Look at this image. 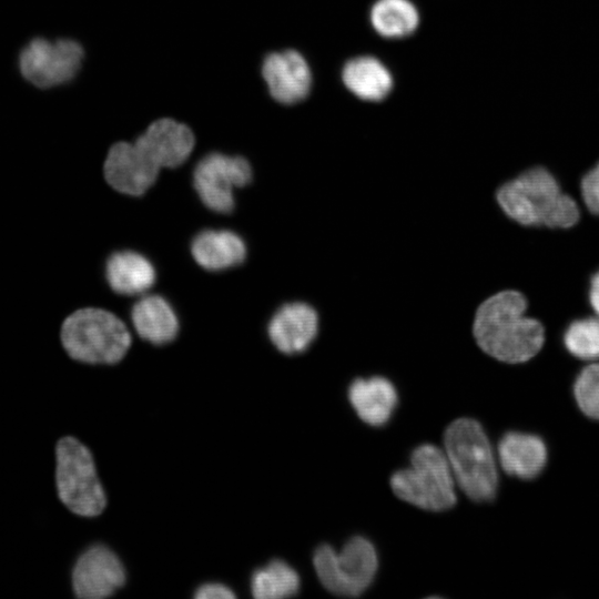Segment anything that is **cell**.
Returning <instances> with one entry per match:
<instances>
[{"label": "cell", "instance_id": "cell-14", "mask_svg": "<svg viewBox=\"0 0 599 599\" xmlns=\"http://www.w3.org/2000/svg\"><path fill=\"white\" fill-rule=\"evenodd\" d=\"M160 166L177 167L190 156L195 138L191 129L172 119L152 122L134 141Z\"/></svg>", "mask_w": 599, "mask_h": 599}, {"label": "cell", "instance_id": "cell-8", "mask_svg": "<svg viewBox=\"0 0 599 599\" xmlns=\"http://www.w3.org/2000/svg\"><path fill=\"white\" fill-rule=\"evenodd\" d=\"M83 57V48L75 40L35 38L21 50L19 69L31 84L49 89L71 81Z\"/></svg>", "mask_w": 599, "mask_h": 599}, {"label": "cell", "instance_id": "cell-6", "mask_svg": "<svg viewBox=\"0 0 599 599\" xmlns=\"http://www.w3.org/2000/svg\"><path fill=\"white\" fill-rule=\"evenodd\" d=\"M55 480L60 500L72 512L93 517L106 505L90 450L74 437H63L55 449Z\"/></svg>", "mask_w": 599, "mask_h": 599}, {"label": "cell", "instance_id": "cell-3", "mask_svg": "<svg viewBox=\"0 0 599 599\" xmlns=\"http://www.w3.org/2000/svg\"><path fill=\"white\" fill-rule=\"evenodd\" d=\"M444 448L455 481L474 501H491L498 488L495 453L481 425L468 417L451 422L444 433Z\"/></svg>", "mask_w": 599, "mask_h": 599}, {"label": "cell", "instance_id": "cell-27", "mask_svg": "<svg viewBox=\"0 0 599 599\" xmlns=\"http://www.w3.org/2000/svg\"><path fill=\"white\" fill-rule=\"evenodd\" d=\"M589 303L595 313L599 316V271L595 273L590 281Z\"/></svg>", "mask_w": 599, "mask_h": 599}, {"label": "cell", "instance_id": "cell-13", "mask_svg": "<svg viewBox=\"0 0 599 599\" xmlns=\"http://www.w3.org/2000/svg\"><path fill=\"white\" fill-rule=\"evenodd\" d=\"M318 332V314L305 302L282 305L271 317L267 335L283 354L294 355L306 351Z\"/></svg>", "mask_w": 599, "mask_h": 599}, {"label": "cell", "instance_id": "cell-26", "mask_svg": "<svg viewBox=\"0 0 599 599\" xmlns=\"http://www.w3.org/2000/svg\"><path fill=\"white\" fill-rule=\"evenodd\" d=\"M194 597L196 599H232L235 595L227 586L212 582L202 585Z\"/></svg>", "mask_w": 599, "mask_h": 599}, {"label": "cell", "instance_id": "cell-4", "mask_svg": "<svg viewBox=\"0 0 599 599\" xmlns=\"http://www.w3.org/2000/svg\"><path fill=\"white\" fill-rule=\"evenodd\" d=\"M60 338L71 358L88 364L118 363L131 345L125 324L114 314L94 307L70 314L62 323Z\"/></svg>", "mask_w": 599, "mask_h": 599}, {"label": "cell", "instance_id": "cell-9", "mask_svg": "<svg viewBox=\"0 0 599 599\" xmlns=\"http://www.w3.org/2000/svg\"><path fill=\"white\" fill-rule=\"evenodd\" d=\"M252 176L251 164L245 158L213 152L196 163L193 187L207 209L229 214L235 206L234 187L248 185Z\"/></svg>", "mask_w": 599, "mask_h": 599}, {"label": "cell", "instance_id": "cell-1", "mask_svg": "<svg viewBox=\"0 0 599 599\" xmlns=\"http://www.w3.org/2000/svg\"><path fill=\"white\" fill-rule=\"evenodd\" d=\"M525 296L511 290L494 294L477 308L473 334L477 345L489 356L508 364L529 361L545 342L542 325L526 316Z\"/></svg>", "mask_w": 599, "mask_h": 599}, {"label": "cell", "instance_id": "cell-23", "mask_svg": "<svg viewBox=\"0 0 599 599\" xmlns=\"http://www.w3.org/2000/svg\"><path fill=\"white\" fill-rule=\"evenodd\" d=\"M566 349L585 361L599 359V316L573 321L564 334Z\"/></svg>", "mask_w": 599, "mask_h": 599}, {"label": "cell", "instance_id": "cell-17", "mask_svg": "<svg viewBox=\"0 0 599 599\" xmlns=\"http://www.w3.org/2000/svg\"><path fill=\"white\" fill-rule=\"evenodd\" d=\"M191 253L195 262L203 268L223 271L244 262L246 245L234 232L204 230L192 240Z\"/></svg>", "mask_w": 599, "mask_h": 599}, {"label": "cell", "instance_id": "cell-12", "mask_svg": "<svg viewBox=\"0 0 599 599\" xmlns=\"http://www.w3.org/2000/svg\"><path fill=\"white\" fill-rule=\"evenodd\" d=\"M262 75L272 98L283 104H294L305 99L312 84L306 60L294 50L266 55Z\"/></svg>", "mask_w": 599, "mask_h": 599}, {"label": "cell", "instance_id": "cell-11", "mask_svg": "<svg viewBox=\"0 0 599 599\" xmlns=\"http://www.w3.org/2000/svg\"><path fill=\"white\" fill-rule=\"evenodd\" d=\"M125 582L121 560L108 547L97 545L85 550L72 572L74 593L83 599H102L111 596Z\"/></svg>", "mask_w": 599, "mask_h": 599}, {"label": "cell", "instance_id": "cell-25", "mask_svg": "<svg viewBox=\"0 0 599 599\" xmlns=\"http://www.w3.org/2000/svg\"><path fill=\"white\" fill-rule=\"evenodd\" d=\"M581 195L587 209L599 214V162L581 179Z\"/></svg>", "mask_w": 599, "mask_h": 599}, {"label": "cell", "instance_id": "cell-16", "mask_svg": "<svg viewBox=\"0 0 599 599\" xmlns=\"http://www.w3.org/2000/svg\"><path fill=\"white\" fill-rule=\"evenodd\" d=\"M347 395L357 416L373 427L388 423L398 400L394 384L383 376L354 379Z\"/></svg>", "mask_w": 599, "mask_h": 599}, {"label": "cell", "instance_id": "cell-22", "mask_svg": "<svg viewBox=\"0 0 599 599\" xmlns=\"http://www.w3.org/2000/svg\"><path fill=\"white\" fill-rule=\"evenodd\" d=\"M251 590L252 595L257 599L292 597L300 590V577L285 561L272 560L253 573Z\"/></svg>", "mask_w": 599, "mask_h": 599}, {"label": "cell", "instance_id": "cell-20", "mask_svg": "<svg viewBox=\"0 0 599 599\" xmlns=\"http://www.w3.org/2000/svg\"><path fill=\"white\" fill-rule=\"evenodd\" d=\"M342 77L346 88L366 101L383 100L393 87L390 72L374 57L349 60L344 65Z\"/></svg>", "mask_w": 599, "mask_h": 599}, {"label": "cell", "instance_id": "cell-15", "mask_svg": "<svg viewBox=\"0 0 599 599\" xmlns=\"http://www.w3.org/2000/svg\"><path fill=\"white\" fill-rule=\"evenodd\" d=\"M497 457L506 474L527 480L536 478L544 470L548 451L539 436L508 432L498 441Z\"/></svg>", "mask_w": 599, "mask_h": 599}, {"label": "cell", "instance_id": "cell-5", "mask_svg": "<svg viewBox=\"0 0 599 599\" xmlns=\"http://www.w3.org/2000/svg\"><path fill=\"white\" fill-rule=\"evenodd\" d=\"M389 483L399 499L424 510L444 511L456 504V481L448 459L433 444L417 446L408 467L395 471Z\"/></svg>", "mask_w": 599, "mask_h": 599}, {"label": "cell", "instance_id": "cell-7", "mask_svg": "<svg viewBox=\"0 0 599 599\" xmlns=\"http://www.w3.org/2000/svg\"><path fill=\"white\" fill-rule=\"evenodd\" d=\"M313 565L326 590L337 596L357 597L373 582L378 557L367 538L355 536L341 551L326 544L318 546L313 556Z\"/></svg>", "mask_w": 599, "mask_h": 599}, {"label": "cell", "instance_id": "cell-19", "mask_svg": "<svg viewBox=\"0 0 599 599\" xmlns=\"http://www.w3.org/2000/svg\"><path fill=\"white\" fill-rule=\"evenodd\" d=\"M152 263L140 253L121 251L111 254L105 264V277L110 287L121 295H139L155 283Z\"/></svg>", "mask_w": 599, "mask_h": 599}, {"label": "cell", "instance_id": "cell-24", "mask_svg": "<svg viewBox=\"0 0 599 599\" xmlns=\"http://www.w3.org/2000/svg\"><path fill=\"white\" fill-rule=\"evenodd\" d=\"M573 395L580 410L599 420V363L586 366L576 377Z\"/></svg>", "mask_w": 599, "mask_h": 599}, {"label": "cell", "instance_id": "cell-18", "mask_svg": "<svg viewBox=\"0 0 599 599\" xmlns=\"http://www.w3.org/2000/svg\"><path fill=\"white\" fill-rule=\"evenodd\" d=\"M131 319L139 336L154 345L170 343L179 333V319L160 295L140 298L131 309Z\"/></svg>", "mask_w": 599, "mask_h": 599}, {"label": "cell", "instance_id": "cell-2", "mask_svg": "<svg viewBox=\"0 0 599 599\" xmlns=\"http://www.w3.org/2000/svg\"><path fill=\"white\" fill-rule=\"evenodd\" d=\"M496 199L507 216L526 226L567 229L580 217L575 200L562 193L555 176L541 166L502 184Z\"/></svg>", "mask_w": 599, "mask_h": 599}, {"label": "cell", "instance_id": "cell-10", "mask_svg": "<svg viewBox=\"0 0 599 599\" xmlns=\"http://www.w3.org/2000/svg\"><path fill=\"white\" fill-rule=\"evenodd\" d=\"M160 166L138 144L118 142L113 144L103 165L106 182L116 191L141 196L152 186Z\"/></svg>", "mask_w": 599, "mask_h": 599}, {"label": "cell", "instance_id": "cell-21", "mask_svg": "<svg viewBox=\"0 0 599 599\" xmlns=\"http://www.w3.org/2000/svg\"><path fill=\"white\" fill-rule=\"evenodd\" d=\"M370 22L385 38H403L415 31L419 17L409 0H377L370 10Z\"/></svg>", "mask_w": 599, "mask_h": 599}]
</instances>
